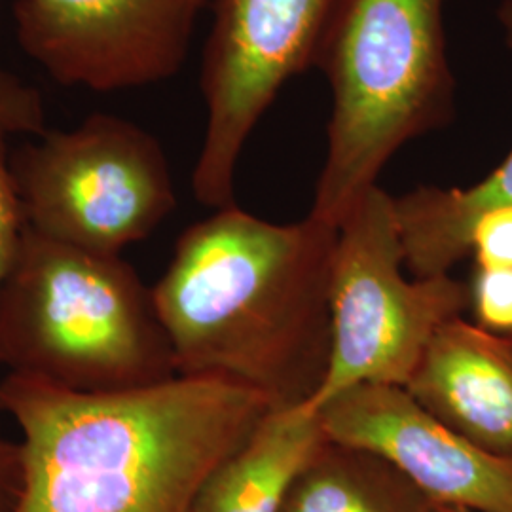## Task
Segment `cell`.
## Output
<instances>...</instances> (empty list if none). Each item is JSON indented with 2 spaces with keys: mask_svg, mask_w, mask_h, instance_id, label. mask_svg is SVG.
<instances>
[{
  "mask_svg": "<svg viewBox=\"0 0 512 512\" xmlns=\"http://www.w3.org/2000/svg\"><path fill=\"white\" fill-rule=\"evenodd\" d=\"M344 0H213L205 42L202 150L192 173L196 200L236 205L241 152L266 110L298 74L315 67Z\"/></svg>",
  "mask_w": 512,
  "mask_h": 512,
  "instance_id": "7",
  "label": "cell"
},
{
  "mask_svg": "<svg viewBox=\"0 0 512 512\" xmlns=\"http://www.w3.org/2000/svg\"><path fill=\"white\" fill-rule=\"evenodd\" d=\"M213 0H16L19 46L63 86L124 92L175 76Z\"/></svg>",
  "mask_w": 512,
  "mask_h": 512,
  "instance_id": "8",
  "label": "cell"
},
{
  "mask_svg": "<svg viewBox=\"0 0 512 512\" xmlns=\"http://www.w3.org/2000/svg\"><path fill=\"white\" fill-rule=\"evenodd\" d=\"M497 21L503 33L505 46L512 52V0H503L497 8Z\"/></svg>",
  "mask_w": 512,
  "mask_h": 512,
  "instance_id": "18",
  "label": "cell"
},
{
  "mask_svg": "<svg viewBox=\"0 0 512 512\" xmlns=\"http://www.w3.org/2000/svg\"><path fill=\"white\" fill-rule=\"evenodd\" d=\"M469 243L476 268L512 270V207L492 211L476 220Z\"/></svg>",
  "mask_w": 512,
  "mask_h": 512,
  "instance_id": "16",
  "label": "cell"
},
{
  "mask_svg": "<svg viewBox=\"0 0 512 512\" xmlns=\"http://www.w3.org/2000/svg\"><path fill=\"white\" fill-rule=\"evenodd\" d=\"M431 512H469L463 509H452V507H440V505H433Z\"/></svg>",
  "mask_w": 512,
  "mask_h": 512,
  "instance_id": "19",
  "label": "cell"
},
{
  "mask_svg": "<svg viewBox=\"0 0 512 512\" xmlns=\"http://www.w3.org/2000/svg\"><path fill=\"white\" fill-rule=\"evenodd\" d=\"M0 366L86 395L177 378L152 289L122 255L25 228L0 285Z\"/></svg>",
  "mask_w": 512,
  "mask_h": 512,
  "instance_id": "3",
  "label": "cell"
},
{
  "mask_svg": "<svg viewBox=\"0 0 512 512\" xmlns=\"http://www.w3.org/2000/svg\"><path fill=\"white\" fill-rule=\"evenodd\" d=\"M272 408L217 376L86 395L8 374L0 414L18 423L23 450L14 512H192Z\"/></svg>",
  "mask_w": 512,
  "mask_h": 512,
  "instance_id": "1",
  "label": "cell"
},
{
  "mask_svg": "<svg viewBox=\"0 0 512 512\" xmlns=\"http://www.w3.org/2000/svg\"><path fill=\"white\" fill-rule=\"evenodd\" d=\"M404 266L414 277H435L471 255L476 220L512 207V148L507 158L469 188L418 186L393 198Z\"/></svg>",
  "mask_w": 512,
  "mask_h": 512,
  "instance_id": "12",
  "label": "cell"
},
{
  "mask_svg": "<svg viewBox=\"0 0 512 512\" xmlns=\"http://www.w3.org/2000/svg\"><path fill=\"white\" fill-rule=\"evenodd\" d=\"M12 173L31 230L101 255L148 238L177 205L160 141L107 112L21 145Z\"/></svg>",
  "mask_w": 512,
  "mask_h": 512,
  "instance_id": "6",
  "label": "cell"
},
{
  "mask_svg": "<svg viewBox=\"0 0 512 512\" xmlns=\"http://www.w3.org/2000/svg\"><path fill=\"white\" fill-rule=\"evenodd\" d=\"M403 266L393 196L376 186L338 226L329 370L306 408L355 385L406 387L435 332L469 306V287L452 275L406 279Z\"/></svg>",
  "mask_w": 512,
  "mask_h": 512,
  "instance_id": "5",
  "label": "cell"
},
{
  "mask_svg": "<svg viewBox=\"0 0 512 512\" xmlns=\"http://www.w3.org/2000/svg\"><path fill=\"white\" fill-rule=\"evenodd\" d=\"M23 488L21 442L0 439V512H14Z\"/></svg>",
  "mask_w": 512,
  "mask_h": 512,
  "instance_id": "17",
  "label": "cell"
},
{
  "mask_svg": "<svg viewBox=\"0 0 512 512\" xmlns=\"http://www.w3.org/2000/svg\"><path fill=\"white\" fill-rule=\"evenodd\" d=\"M418 403L495 456L512 458V334L444 323L406 384Z\"/></svg>",
  "mask_w": 512,
  "mask_h": 512,
  "instance_id": "10",
  "label": "cell"
},
{
  "mask_svg": "<svg viewBox=\"0 0 512 512\" xmlns=\"http://www.w3.org/2000/svg\"><path fill=\"white\" fill-rule=\"evenodd\" d=\"M446 0H344L315 67L330 88L329 147L310 215L340 226L401 148L456 114Z\"/></svg>",
  "mask_w": 512,
  "mask_h": 512,
  "instance_id": "4",
  "label": "cell"
},
{
  "mask_svg": "<svg viewBox=\"0 0 512 512\" xmlns=\"http://www.w3.org/2000/svg\"><path fill=\"white\" fill-rule=\"evenodd\" d=\"M469 298L476 325L499 334H512V270L476 268Z\"/></svg>",
  "mask_w": 512,
  "mask_h": 512,
  "instance_id": "15",
  "label": "cell"
},
{
  "mask_svg": "<svg viewBox=\"0 0 512 512\" xmlns=\"http://www.w3.org/2000/svg\"><path fill=\"white\" fill-rule=\"evenodd\" d=\"M317 412L327 439L385 459L433 505L512 512V458L461 437L406 387L355 385Z\"/></svg>",
  "mask_w": 512,
  "mask_h": 512,
  "instance_id": "9",
  "label": "cell"
},
{
  "mask_svg": "<svg viewBox=\"0 0 512 512\" xmlns=\"http://www.w3.org/2000/svg\"><path fill=\"white\" fill-rule=\"evenodd\" d=\"M46 129V105L35 86L0 65V285L8 274L27 222L12 173L10 139L38 137Z\"/></svg>",
  "mask_w": 512,
  "mask_h": 512,
  "instance_id": "14",
  "label": "cell"
},
{
  "mask_svg": "<svg viewBox=\"0 0 512 512\" xmlns=\"http://www.w3.org/2000/svg\"><path fill=\"white\" fill-rule=\"evenodd\" d=\"M433 503L391 463L325 440L279 512H431Z\"/></svg>",
  "mask_w": 512,
  "mask_h": 512,
  "instance_id": "13",
  "label": "cell"
},
{
  "mask_svg": "<svg viewBox=\"0 0 512 512\" xmlns=\"http://www.w3.org/2000/svg\"><path fill=\"white\" fill-rule=\"evenodd\" d=\"M338 228L275 224L230 205L186 228L154 306L177 376H217L274 408L306 406L330 359V270Z\"/></svg>",
  "mask_w": 512,
  "mask_h": 512,
  "instance_id": "2",
  "label": "cell"
},
{
  "mask_svg": "<svg viewBox=\"0 0 512 512\" xmlns=\"http://www.w3.org/2000/svg\"><path fill=\"white\" fill-rule=\"evenodd\" d=\"M327 440L319 412L272 408L207 478L192 512H279L296 476Z\"/></svg>",
  "mask_w": 512,
  "mask_h": 512,
  "instance_id": "11",
  "label": "cell"
}]
</instances>
